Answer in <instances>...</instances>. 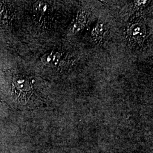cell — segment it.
Segmentation results:
<instances>
[{"label": "cell", "mask_w": 153, "mask_h": 153, "mask_svg": "<svg viewBox=\"0 0 153 153\" xmlns=\"http://www.w3.org/2000/svg\"><path fill=\"white\" fill-rule=\"evenodd\" d=\"M25 76H18L14 77L13 80V92L14 97L18 99H23L28 95L31 85Z\"/></svg>", "instance_id": "1"}, {"label": "cell", "mask_w": 153, "mask_h": 153, "mask_svg": "<svg viewBox=\"0 0 153 153\" xmlns=\"http://www.w3.org/2000/svg\"><path fill=\"white\" fill-rule=\"evenodd\" d=\"M5 5L0 3V20L4 18L5 19L7 13V9Z\"/></svg>", "instance_id": "2"}]
</instances>
